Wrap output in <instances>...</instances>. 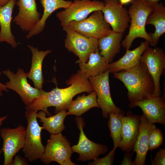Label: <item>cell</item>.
<instances>
[{"instance_id": "cell-29", "label": "cell", "mask_w": 165, "mask_h": 165, "mask_svg": "<svg viewBox=\"0 0 165 165\" xmlns=\"http://www.w3.org/2000/svg\"><path fill=\"white\" fill-rule=\"evenodd\" d=\"M163 136L161 130L156 127L151 132L148 140V150L152 151L159 148L163 143Z\"/></svg>"}, {"instance_id": "cell-9", "label": "cell", "mask_w": 165, "mask_h": 165, "mask_svg": "<svg viewBox=\"0 0 165 165\" xmlns=\"http://www.w3.org/2000/svg\"><path fill=\"white\" fill-rule=\"evenodd\" d=\"M109 70L98 75L90 77L88 79L97 94V102L102 112V116L109 117L110 112L119 113L123 110L116 106L112 99L109 84Z\"/></svg>"}, {"instance_id": "cell-3", "label": "cell", "mask_w": 165, "mask_h": 165, "mask_svg": "<svg viewBox=\"0 0 165 165\" xmlns=\"http://www.w3.org/2000/svg\"><path fill=\"white\" fill-rule=\"evenodd\" d=\"M128 9L130 25L128 34L121 42L125 50H129L134 40L137 38H143L151 46H155L145 29L147 19L153 10L154 6L146 3L142 0H133Z\"/></svg>"}, {"instance_id": "cell-5", "label": "cell", "mask_w": 165, "mask_h": 165, "mask_svg": "<svg viewBox=\"0 0 165 165\" xmlns=\"http://www.w3.org/2000/svg\"><path fill=\"white\" fill-rule=\"evenodd\" d=\"M70 143L61 133L50 134L40 159L46 165L55 161L61 165H75L71 160L73 153Z\"/></svg>"}, {"instance_id": "cell-20", "label": "cell", "mask_w": 165, "mask_h": 165, "mask_svg": "<svg viewBox=\"0 0 165 165\" xmlns=\"http://www.w3.org/2000/svg\"><path fill=\"white\" fill-rule=\"evenodd\" d=\"M16 0H10L5 5L0 7V42H6L15 48L17 43L11 30L12 15Z\"/></svg>"}, {"instance_id": "cell-15", "label": "cell", "mask_w": 165, "mask_h": 165, "mask_svg": "<svg viewBox=\"0 0 165 165\" xmlns=\"http://www.w3.org/2000/svg\"><path fill=\"white\" fill-rule=\"evenodd\" d=\"M129 106L131 108L139 107L150 123L165 125L164 98L160 96H153L145 100L130 102Z\"/></svg>"}, {"instance_id": "cell-19", "label": "cell", "mask_w": 165, "mask_h": 165, "mask_svg": "<svg viewBox=\"0 0 165 165\" xmlns=\"http://www.w3.org/2000/svg\"><path fill=\"white\" fill-rule=\"evenodd\" d=\"M150 45L146 41L141 42L135 49L127 50L125 54L119 60L109 64L110 73H114L130 69L137 65L140 62L141 57L146 49Z\"/></svg>"}, {"instance_id": "cell-37", "label": "cell", "mask_w": 165, "mask_h": 165, "mask_svg": "<svg viewBox=\"0 0 165 165\" xmlns=\"http://www.w3.org/2000/svg\"><path fill=\"white\" fill-rule=\"evenodd\" d=\"M133 0H118L120 3L123 5L131 3Z\"/></svg>"}, {"instance_id": "cell-34", "label": "cell", "mask_w": 165, "mask_h": 165, "mask_svg": "<svg viewBox=\"0 0 165 165\" xmlns=\"http://www.w3.org/2000/svg\"><path fill=\"white\" fill-rule=\"evenodd\" d=\"M3 91L8 92L9 90L6 85L0 82V97L2 95V92Z\"/></svg>"}, {"instance_id": "cell-12", "label": "cell", "mask_w": 165, "mask_h": 165, "mask_svg": "<svg viewBox=\"0 0 165 165\" xmlns=\"http://www.w3.org/2000/svg\"><path fill=\"white\" fill-rule=\"evenodd\" d=\"M140 61L144 64L155 84L153 96H160V80L165 68V54L163 49L148 46L141 55Z\"/></svg>"}, {"instance_id": "cell-13", "label": "cell", "mask_w": 165, "mask_h": 165, "mask_svg": "<svg viewBox=\"0 0 165 165\" xmlns=\"http://www.w3.org/2000/svg\"><path fill=\"white\" fill-rule=\"evenodd\" d=\"M25 128L20 125L15 128H2L0 135L3 140L1 149L4 156V165H11L13 157L24 147Z\"/></svg>"}, {"instance_id": "cell-10", "label": "cell", "mask_w": 165, "mask_h": 165, "mask_svg": "<svg viewBox=\"0 0 165 165\" xmlns=\"http://www.w3.org/2000/svg\"><path fill=\"white\" fill-rule=\"evenodd\" d=\"M2 73L9 79L5 84L8 89L16 92L26 106L31 103L41 94L42 89L33 87L28 83V73L23 69L18 68L16 74L9 69L3 71Z\"/></svg>"}, {"instance_id": "cell-38", "label": "cell", "mask_w": 165, "mask_h": 165, "mask_svg": "<svg viewBox=\"0 0 165 165\" xmlns=\"http://www.w3.org/2000/svg\"><path fill=\"white\" fill-rule=\"evenodd\" d=\"M10 0H0V7L7 4Z\"/></svg>"}, {"instance_id": "cell-28", "label": "cell", "mask_w": 165, "mask_h": 165, "mask_svg": "<svg viewBox=\"0 0 165 165\" xmlns=\"http://www.w3.org/2000/svg\"><path fill=\"white\" fill-rule=\"evenodd\" d=\"M125 112L122 110L119 113L110 112L108 126L110 131V137L113 142V149L119 147L122 140V118Z\"/></svg>"}, {"instance_id": "cell-17", "label": "cell", "mask_w": 165, "mask_h": 165, "mask_svg": "<svg viewBox=\"0 0 165 165\" xmlns=\"http://www.w3.org/2000/svg\"><path fill=\"white\" fill-rule=\"evenodd\" d=\"M141 116L127 112L122 118V140L119 147L123 151H133L138 135Z\"/></svg>"}, {"instance_id": "cell-26", "label": "cell", "mask_w": 165, "mask_h": 165, "mask_svg": "<svg viewBox=\"0 0 165 165\" xmlns=\"http://www.w3.org/2000/svg\"><path fill=\"white\" fill-rule=\"evenodd\" d=\"M97 98V94L94 90L88 95L86 96L83 94L81 96H78L75 100H72L69 105L67 109L68 115L80 116L91 108H100Z\"/></svg>"}, {"instance_id": "cell-4", "label": "cell", "mask_w": 165, "mask_h": 165, "mask_svg": "<svg viewBox=\"0 0 165 165\" xmlns=\"http://www.w3.org/2000/svg\"><path fill=\"white\" fill-rule=\"evenodd\" d=\"M37 112L26 110L25 112L27 126L24 146L22 151L28 161L31 162L40 159L45 151V146L42 142L41 136V131L43 128L39 125L37 121Z\"/></svg>"}, {"instance_id": "cell-14", "label": "cell", "mask_w": 165, "mask_h": 165, "mask_svg": "<svg viewBox=\"0 0 165 165\" xmlns=\"http://www.w3.org/2000/svg\"><path fill=\"white\" fill-rule=\"evenodd\" d=\"M102 11L104 19L113 31L123 33L129 27L130 18L128 11L118 0H104Z\"/></svg>"}, {"instance_id": "cell-32", "label": "cell", "mask_w": 165, "mask_h": 165, "mask_svg": "<svg viewBox=\"0 0 165 165\" xmlns=\"http://www.w3.org/2000/svg\"><path fill=\"white\" fill-rule=\"evenodd\" d=\"M124 157L121 163V165H133L132 161V156L134 153L133 152L128 151H125Z\"/></svg>"}, {"instance_id": "cell-27", "label": "cell", "mask_w": 165, "mask_h": 165, "mask_svg": "<svg viewBox=\"0 0 165 165\" xmlns=\"http://www.w3.org/2000/svg\"><path fill=\"white\" fill-rule=\"evenodd\" d=\"M67 110H62L55 115L46 117V113L41 111L37 112V118L42 123L43 129L46 130L50 134H56L61 133L65 128L64 121L68 115Z\"/></svg>"}, {"instance_id": "cell-33", "label": "cell", "mask_w": 165, "mask_h": 165, "mask_svg": "<svg viewBox=\"0 0 165 165\" xmlns=\"http://www.w3.org/2000/svg\"><path fill=\"white\" fill-rule=\"evenodd\" d=\"M28 163L25 158L19 155H16L13 159L11 165H28Z\"/></svg>"}, {"instance_id": "cell-30", "label": "cell", "mask_w": 165, "mask_h": 165, "mask_svg": "<svg viewBox=\"0 0 165 165\" xmlns=\"http://www.w3.org/2000/svg\"><path fill=\"white\" fill-rule=\"evenodd\" d=\"M116 150L114 149L110 152L105 156L101 158L94 160L93 162H89L90 165H113L114 156Z\"/></svg>"}, {"instance_id": "cell-23", "label": "cell", "mask_w": 165, "mask_h": 165, "mask_svg": "<svg viewBox=\"0 0 165 165\" xmlns=\"http://www.w3.org/2000/svg\"><path fill=\"white\" fill-rule=\"evenodd\" d=\"M79 72L84 77L88 79L103 73L109 70V63L99 53V50L91 53L87 61L79 62Z\"/></svg>"}, {"instance_id": "cell-36", "label": "cell", "mask_w": 165, "mask_h": 165, "mask_svg": "<svg viewBox=\"0 0 165 165\" xmlns=\"http://www.w3.org/2000/svg\"><path fill=\"white\" fill-rule=\"evenodd\" d=\"M7 117V116L6 115L0 117V127L2 124L3 121L6 119ZM2 151L1 149H0V155L2 154Z\"/></svg>"}, {"instance_id": "cell-24", "label": "cell", "mask_w": 165, "mask_h": 165, "mask_svg": "<svg viewBox=\"0 0 165 165\" xmlns=\"http://www.w3.org/2000/svg\"><path fill=\"white\" fill-rule=\"evenodd\" d=\"M27 46L32 53L31 67L30 71L28 72V78L32 81L35 87L42 89L44 83L42 71L43 61L45 57L51 52V50L39 51L37 47L29 45Z\"/></svg>"}, {"instance_id": "cell-11", "label": "cell", "mask_w": 165, "mask_h": 165, "mask_svg": "<svg viewBox=\"0 0 165 165\" xmlns=\"http://www.w3.org/2000/svg\"><path fill=\"white\" fill-rule=\"evenodd\" d=\"M75 121L80 133L78 144L72 146L73 152L79 154L77 160L86 161L94 160L101 155L105 154L108 148L105 145L95 143L89 139L83 131L85 124L84 119L80 116H76Z\"/></svg>"}, {"instance_id": "cell-22", "label": "cell", "mask_w": 165, "mask_h": 165, "mask_svg": "<svg viewBox=\"0 0 165 165\" xmlns=\"http://www.w3.org/2000/svg\"><path fill=\"white\" fill-rule=\"evenodd\" d=\"M40 2L43 8V14L38 23L26 35L27 39L39 34L43 31L47 20L54 12L61 8L66 9L73 2L64 0H40Z\"/></svg>"}, {"instance_id": "cell-1", "label": "cell", "mask_w": 165, "mask_h": 165, "mask_svg": "<svg viewBox=\"0 0 165 165\" xmlns=\"http://www.w3.org/2000/svg\"><path fill=\"white\" fill-rule=\"evenodd\" d=\"M66 83L69 86L65 88H59L56 86L50 92L42 90L39 96L26 106V109L37 112L42 111L50 116L51 114L48 111L49 107H55V114L63 110H67L75 95L84 92L90 93L94 90L88 79L83 76L79 70L71 76Z\"/></svg>"}, {"instance_id": "cell-16", "label": "cell", "mask_w": 165, "mask_h": 165, "mask_svg": "<svg viewBox=\"0 0 165 165\" xmlns=\"http://www.w3.org/2000/svg\"><path fill=\"white\" fill-rule=\"evenodd\" d=\"M17 14L13 22L23 31L29 32L38 23L41 14L37 10L36 0H18Z\"/></svg>"}, {"instance_id": "cell-18", "label": "cell", "mask_w": 165, "mask_h": 165, "mask_svg": "<svg viewBox=\"0 0 165 165\" xmlns=\"http://www.w3.org/2000/svg\"><path fill=\"white\" fill-rule=\"evenodd\" d=\"M156 127L154 124L150 123L142 114L141 116V123L137 139L133 152L136 153L133 165H145V160L148 150V140L152 130Z\"/></svg>"}, {"instance_id": "cell-7", "label": "cell", "mask_w": 165, "mask_h": 165, "mask_svg": "<svg viewBox=\"0 0 165 165\" xmlns=\"http://www.w3.org/2000/svg\"><path fill=\"white\" fill-rule=\"evenodd\" d=\"M66 33L65 47L78 57L76 63H86L90 55L98 50V40L87 37L67 27H63Z\"/></svg>"}, {"instance_id": "cell-25", "label": "cell", "mask_w": 165, "mask_h": 165, "mask_svg": "<svg viewBox=\"0 0 165 165\" xmlns=\"http://www.w3.org/2000/svg\"><path fill=\"white\" fill-rule=\"evenodd\" d=\"M146 24H152L155 27L154 32L148 34L156 46L160 38L165 33V7L162 2L154 6L153 10L148 17Z\"/></svg>"}, {"instance_id": "cell-2", "label": "cell", "mask_w": 165, "mask_h": 165, "mask_svg": "<svg viewBox=\"0 0 165 165\" xmlns=\"http://www.w3.org/2000/svg\"><path fill=\"white\" fill-rule=\"evenodd\" d=\"M113 75L122 82L127 89V97L130 102L145 100L153 96L154 81L143 63L140 61L136 66L113 73Z\"/></svg>"}, {"instance_id": "cell-21", "label": "cell", "mask_w": 165, "mask_h": 165, "mask_svg": "<svg viewBox=\"0 0 165 165\" xmlns=\"http://www.w3.org/2000/svg\"><path fill=\"white\" fill-rule=\"evenodd\" d=\"M123 34L112 31L98 40L100 54L110 64L120 52Z\"/></svg>"}, {"instance_id": "cell-35", "label": "cell", "mask_w": 165, "mask_h": 165, "mask_svg": "<svg viewBox=\"0 0 165 165\" xmlns=\"http://www.w3.org/2000/svg\"><path fill=\"white\" fill-rule=\"evenodd\" d=\"M143 2L148 4L154 6L158 3L160 0H142Z\"/></svg>"}, {"instance_id": "cell-6", "label": "cell", "mask_w": 165, "mask_h": 165, "mask_svg": "<svg viewBox=\"0 0 165 165\" xmlns=\"http://www.w3.org/2000/svg\"><path fill=\"white\" fill-rule=\"evenodd\" d=\"M67 27L88 38L98 39L112 31L101 10H96L89 17L79 21H72Z\"/></svg>"}, {"instance_id": "cell-31", "label": "cell", "mask_w": 165, "mask_h": 165, "mask_svg": "<svg viewBox=\"0 0 165 165\" xmlns=\"http://www.w3.org/2000/svg\"><path fill=\"white\" fill-rule=\"evenodd\" d=\"M152 165H165V148H161L156 153L154 159L151 158Z\"/></svg>"}, {"instance_id": "cell-8", "label": "cell", "mask_w": 165, "mask_h": 165, "mask_svg": "<svg viewBox=\"0 0 165 165\" xmlns=\"http://www.w3.org/2000/svg\"><path fill=\"white\" fill-rule=\"evenodd\" d=\"M104 5V2L99 0H74L68 8L57 13L56 16L63 27L71 21L84 20L95 11H101Z\"/></svg>"}]
</instances>
